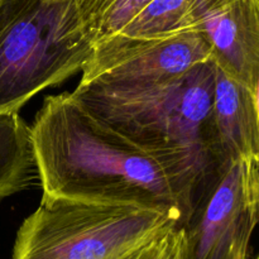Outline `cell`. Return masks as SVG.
<instances>
[{"label":"cell","instance_id":"cell-8","mask_svg":"<svg viewBox=\"0 0 259 259\" xmlns=\"http://www.w3.org/2000/svg\"><path fill=\"white\" fill-rule=\"evenodd\" d=\"M212 125L227 163L259 159V124L255 94L215 65Z\"/></svg>","mask_w":259,"mask_h":259},{"label":"cell","instance_id":"cell-5","mask_svg":"<svg viewBox=\"0 0 259 259\" xmlns=\"http://www.w3.org/2000/svg\"><path fill=\"white\" fill-rule=\"evenodd\" d=\"M258 225L259 166L250 159H235L197 194L181 225L184 259H249Z\"/></svg>","mask_w":259,"mask_h":259},{"label":"cell","instance_id":"cell-13","mask_svg":"<svg viewBox=\"0 0 259 259\" xmlns=\"http://www.w3.org/2000/svg\"><path fill=\"white\" fill-rule=\"evenodd\" d=\"M255 106H257V114H258V124H259V78H258V83L257 88H255ZM257 164L259 166V159L257 162Z\"/></svg>","mask_w":259,"mask_h":259},{"label":"cell","instance_id":"cell-12","mask_svg":"<svg viewBox=\"0 0 259 259\" xmlns=\"http://www.w3.org/2000/svg\"><path fill=\"white\" fill-rule=\"evenodd\" d=\"M185 232L176 225L139 245L121 259H184Z\"/></svg>","mask_w":259,"mask_h":259},{"label":"cell","instance_id":"cell-14","mask_svg":"<svg viewBox=\"0 0 259 259\" xmlns=\"http://www.w3.org/2000/svg\"><path fill=\"white\" fill-rule=\"evenodd\" d=\"M255 259H259V252H258V254H257V257H255Z\"/></svg>","mask_w":259,"mask_h":259},{"label":"cell","instance_id":"cell-4","mask_svg":"<svg viewBox=\"0 0 259 259\" xmlns=\"http://www.w3.org/2000/svg\"><path fill=\"white\" fill-rule=\"evenodd\" d=\"M176 225L153 207L43 195L18 229L12 259H121Z\"/></svg>","mask_w":259,"mask_h":259},{"label":"cell","instance_id":"cell-7","mask_svg":"<svg viewBox=\"0 0 259 259\" xmlns=\"http://www.w3.org/2000/svg\"><path fill=\"white\" fill-rule=\"evenodd\" d=\"M190 29L204 35L215 65L255 93L259 78V0H196Z\"/></svg>","mask_w":259,"mask_h":259},{"label":"cell","instance_id":"cell-3","mask_svg":"<svg viewBox=\"0 0 259 259\" xmlns=\"http://www.w3.org/2000/svg\"><path fill=\"white\" fill-rule=\"evenodd\" d=\"M91 48L75 0H0V114L82 70Z\"/></svg>","mask_w":259,"mask_h":259},{"label":"cell","instance_id":"cell-10","mask_svg":"<svg viewBox=\"0 0 259 259\" xmlns=\"http://www.w3.org/2000/svg\"><path fill=\"white\" fill-rule=\"evenodd\" d=\"M83 29L94 43L115 35L152 0H75Z\"/></svg>","mask_w":259,"mask_h":259},{"label":"cell","instance_id":"cell-9","mask_svg":"<svg viewBox=\"0 0 259 259\" xmlns=\"http://www.w3.org/2000/svg\"><path fill=\"white\" fill-rule=\"evenodd\" d=\"M37 176L30 126L19 111L0 114V199L32 185Z\"/></svg>","mask_w":259,"mask_h":259},{"label":"cell","instance_id":"cell-6","mask_svg":"<svg viewBox=\"0 0 259 259\" xmlns=\"http://www.w3.org/2000/svg\"><path fill=\"white\" fill-rule=\"evenodd\" d=\"M210 58L204 35L189 29L159 37L115 34L94 43L80 83L132 88L189 72Z\"/></svg>","mask_w":259,"mask_h":259},{"label":"cell","instance_id":"cell-2","mask_svg":"<svg viewBox=\"0 0 259 259\" xmlns=\"http://www.w3.org/2000/svg\"><path fill=\"white\" fill-rule=\"evenodd\" d=\"M214 82L215 62L209 58L161 82L132 88L78 83L72 93L139 144L191 167L201 190L228 164L212 125Z\"/></svg>","mask_w":259,"mask_h":259},{"label":"cell","instance_id":"cell-11","mask_svg":"<svg viewBox=\"0 0 259 259\" xmlns=\"http://www.w3.org/2000/svg\"><path fill=\"white\" fill-rule=\"evenodd\" d=\"M196 0H152L118 34L159 37L190 29V17Z\"/></svg>","mask_w":259,"mask_h":259},{"label":"cell","instance_id":"cell-1","mask_svg":"<svg viewBox=\"0 0 259 259\" xmlns=\"http://www.w3.org/2000/svg\"><path fill=\"white\" fill-rule=\"evenodd\" d=\"M43 195L163 210L184 224L200 191L192 168L139 144L73 93L45 99L30 125Z\"/></svg>","mask_w":259,"mask_h":259}]
</instances>
